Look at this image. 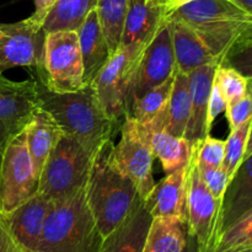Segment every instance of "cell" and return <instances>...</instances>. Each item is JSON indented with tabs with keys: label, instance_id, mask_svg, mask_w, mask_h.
Returning a JSON list of instances; mask_svg holds the SVG:
<instances>
[{
	"label": "cell",
	"instance_id": "5bb4252c",
	"mask_svg": "<svg viewBox=\"0 0 252 252\" xmlns=\"http://www.w3.org/2000/svg\"><path fill=\"white\" fill-rule=\"evenodd\" d=\"M170 12L164 0H128L121 46L137 44L145 48Z\"/></svg>",
	"mask_w": 252,
	"mask_h": 252
},
{
	"label": "cell",
	"instance_id": "e575fe53",
	"mask_svg": "<svg viewBox=\"0 0 252 252\" xmlns=\"http://www.w3.org/2000/svg\"><path fill=\"white\" fill-rule=\"evenodd\" d=\"M228 103H226L225 98L221 95L220 90H219L218 85L213 81V86H212L211 96H209L208 101V111H207V120H206V130L207 133H211L212 127H213L214 121L217 120L220 113L225 112Z\"/></svg>",
	"mask_w": 252,
	"mask_h": 252
},
{
	"label": "cell",
	"instance_id": "44dd1931",
	"mask_svg": "<svg viewBox=\"0 0 252 252\" xmlns=\"http://www.w3.org/2000/svg\"><path fill=\"white\" fill-rule=\"evenodd\" d=\"M25 132L30 158L39 179L44 162L63 135V130L47 111L39 107Z\"/></svg>",
	"mask_w": 252,
	"mask_h": 252
},
{
	"label": "cell",
	"instance_id": "7c38bea8",
	"mask_svg": "<svg viewBox=\"0 0 252 252\" xmlns=\"http://www.w3.org/2000/svg\"><path fill=\"white\" fill-rule=\"evenodd\" d=\"M38 108L36 81H14L0 74V154L26 129Z\"/></svg>",
	"mask_w": 252,
	"mask_h": 252
},
{
	"label": "cell",
	"instance_id": "ac0fdd59",
	"mask_svg": "<svg viewBox=\"0 0 252 252\" xmlns=\"http://www.w3.org/2000/svg\"><path fill=\"white\" fill-rule=\"evenodd\" d=\"M219 62L209 63L194 69L189 74L191 93V115L184 137L191 145L199 144L208 135L206 130L208 101L213 86L214 75Z\"/></svg>",
	"mask_w": 252,
	"mask_h": 252
},
{
	"label": "cell",
	"instance_id": "d6986e66",
	"mask_svg": "<svg viewBox=\"0 0 252 252\" xmlns=\"http://www.w3.org/2000/svg\"><path fill=\"white\" fill-rule=\"evenodd\" d=\"M152 220L139 198L125 220L103 238L100 252H143Z\"/></svg>",
	"mask_w": 252,
	"mask_h": 252
},
{
	"label": "cell",
	"instance_id": "ffe728a7",
	"mask_svg": "<svg viewBox=\"0 0 252 252\" xmlns=\"http://www.w3.org/2000/svg\"><path fill=\"white\" fill-rule=\"evenodd\" d=\"M84 68V83L91 85L111 58L110 47L101 27L97 10L94 9L78 30Z\"/></svg>",
	"mask_w": 252,
	"mask_h": 252
},
{
	"label": "cell",
	"instance_id": "1f68e13d",
	"mask_svg": "<svg viewBox=\"0 0 252 252\" xmlns=\"http://www.w3.org/2000/svg\"><path fill=\"white\" fill-rule=\"evenodd\" d=\"M196 160L199 165L208 167H220L225 154V140L207 135L199 144L194 145Z\"/></svg>",
	"mask_w": 252,
	"mask_h": 252
},
{
	"label": "cell",
	"instance_id": "8d00e7d4",
	"mask_svg": "<svg viewBox=\"0 0 252 252\" xmlns=\"http://www.w3.org/2000/svg\"><path fill=\"white\" fill-rule=\"evenodd\" d=\"M57 0H34V11L29 17L33 24L38 26H43V22L53 6L56 5Z\"/></svg>",
	"mask_w": 252,
	"mask_h": 252
},
{
	"label": "cell",
	"instance_id": "d4e9b609",
	"mask_svg": "<svg viewBox=\"0 0 252 252\" xmlns=\"http://www.w3.org/2000/svg\"><path fill=\"white\" fill-rule=\"evenodd\" d=\"M97 0H57L43 22L44 33L78 31L88 15L96 9Z\"/></svg>",
	"mask_w": 252,
	"mask_h": 252
},
{
	"label": "cell",
	"instance_id": "ab89813d",
	"mask_svg": "<svg viewBox=\"0 0 252 252\" xmlns=\"http://www.w3.org/2000/svg\"><path fill=\"white\" fill-rule=\"evenodd\" d=\"M165 2L167 4V6L171 9V11H174L175 9H177L179 6H181V5L186 4V2L191 1V0H164Z\"/></svg>",
	"mask_w": 252,
	"mask_h": 252
},
{
	"label": "cell",
	"instance_id": "4fadbf2b",
	"mask_svg": "<svg viewBox=\"0 0 252 252\" xmlns=\"http://www.w3.org/2000/svg\"><path fill=\"white\" fill-rule=\"evenodd\" d=\"M44 33L42 26L27 19L0 24V74L19 66L43 68Z\"/></svg>",
	"mask_w": 252,
	"mask_h": 252
},
{
	"label": "cell",
	"instance_id": "2e32d148",
	"mask_svg": "<svg viewBox=\"0 0 252 252\" xmlns=\"http://www.w3.org/2000/svg\"><path fill=\"white\" fill-rule=\"evenodd\" d=\"M53 203L48 197L37 192L11 213L4 216L10 233L25 250H37L44 221Z\"/></svg>",
	"mask_w": 252,
	"mask_h": 252
},
{
	"label": "cell",
	"instance_id": "4dcf8cb0",
	"mask_svg": "<svg viewBox=\"0 0 252 252\" xmlns=\"http://www.w3.org/2000/svg\"><path fill=\"white\" fill-rule=\"evenodd\" d=\"M214 83L218 85L228 106L238 101L248 93V79L234 68L221 63L217 66Z\"/></svg>",
	"mask_w": 252,
	"mask_h": 252
},
{
	"label": "cell",
	"instance_id": "7402d4cb",
	"mask_svg": "<svg viewBox=\"0 0 252 252\" xmlns=\"http://www.w3.org/2000/svg\"><path fill=\"white\" fill-rule=\"evenodd\" d=\"M140 125V123H139ZM149 135L154 158H158L166 174L187 166L191 161L193 147L185 137H174L162 127L142 125Z\"/></svg>",
	"mask_w": 252,
	"mask_h": 252
},
{
	"label": "cell",
	"instance_id": "b9f144b4",
	"mask_svg": "<svg viewBox=\"0 0 252 252\" xmlns=\"http://www.w3.org/2000/svg\"><path fill=\"white\" fill-rule=\"evenodd\" d=\"M225 252H252V246L249 248H240V249H234V250L225 251Z\"/></svg>",
	"mask_w": 252,
	"mask_h": 252
},
{
	"label": "cell",
	"instance_id": "3957f363",
	"mask_svg": "<svg viewBox=\"0 0 252 252\" xmlns=\"http://www.w3.org/2000/svg\"><path fill=\"white\" fill-rule=\"evenodd\" d=\"M102 241L84 189L71 198L54 202L44 221L37 251L100 252Z\"/></svg>",
	"mask_w": 252,
	"mask_h": 252
},
{
	"label": "cell",
	"instance_id": "52a82bcc",
	"mask_svg": "<svg viewBox=\"0 0 252 252\" xmlns=\"http://www.w3.org/2000/svg\"><path fill=\"white\" fill-rule=\"evenodd\" d=\"M143 49L137 44H122L91 84L105 112L117 125L129 112L130 85Z\"/></svg>",
	"mask_w": 252,
	"mask_h": 252
},
{
	"label": "cell",
	"instance_id": "30bf717a",
	"mask_svg": "<svg viewBox=\"0 0 252 252\" xmlns=\"http://www.w3.org/2000/svg\"><path fill=\"white\" fill-rule=\"evenodd\" d=\"M113 158L121 171L132 180L140 198L144 199L155 186L154 154L147 130L128 115L121 127L120 142L113 148Z\"/></svg>",
	"mask_w": 252,
	"mask_h": 252
},
{
	"label": "cell",
	"instance_id": "277c9868",
	"mask_svg": "<svg viewBox=\"0 0 252 252\" xmlns=\"http://www.w3.org/2000/svg\"><path fill=\"white\" fill-rule=\"evenodd\" d=\"M166 20L189 25L221 58L236 37L252 26L251 15L230 0H191L170 12Z\"/></svg>",
	"mask_w": 252,
	"mask_h": 252
},
{
	"label": "cell",
	"instance_id": "d590c367",
	"mask_svg": "<svg viewBox=\"0 0 252 252\" xmlns=\"http://www.w3.org/2000/svg\"><path fill=\"white\" fill-rule=\"evenodd\" d=\"M0 252H24V248L10 233L1 213H0Z\"/></svg>",
	"mask_w": 252,
	"mask_h": 252
},
{
	"label": "cell",
	"instance_id": "ba28073f",
	"mask_svg": "<svg viewBox=\"0 0 252 252\" xmlns=\"http://www.w3.org/2000/svg\"><path fill=\"white\" fill-rule=\"evenodd\" d=\"M38 192V177L34 172L26 143V132L9 142L0 161V213L7 216Z\"/></svg>",
	"mask_w": 252,
	"mask_h": 252
},
{
	"label": "cell",
	"instance_id": "484cf974",
	"mask_svg": "<svg viewBox=\"0 0 252 252\" xmlns=\"http://www.w3.org/2000/svg\"><path fill=\"white\" fill-rule=\"evenodd\" d=\"M127 6L128 0H97L96 10L111 56L121 47Z\"/></svg>",
	"mask_w": 252,
	"mask_h": 252
},
{
	"label": "cell",
	"instance_id": "5b68a950",
	"mask_svg": "<svg viewBox=\"0 0 252 252\" xmlns=\"http://www.w3.org/2000/svg\"><path fill=\"white\" fill-rule=\"evenodd\" d=\"M91 162L93 155L75 138L63 133L44 162L38 192L53 202L71 198L85 189Z\"/></svg>",
	"mask_w": 252,
	"mask_h": 252
},
{
	"label": "cell",
	"instance_id": "ee69618b",
	"mask_svg": "<svg viewBox=\"0 0 252 252\" xmlns=\"http://www.w3.org/2000/svg\"><path fill=\"white\" fill-rule=\"evenodd\" d=\"M248 84H249V89L252 90V83H248Z\"/></svg>",
	"mask_w": 252,
	"mask_h": 252
},
{
	"label": "cell",
	"instance_id": "9a60e30c",
	"mask_svg": "<svg viewBox=\"0 0 252 252\" xmlns=\"http://www.w3.org/2000/svg\"><path fill=\"white\" fill-rule=\"evenodd\" d=\"M189 171V164L182 169L166 174V176L155 184L150 193L143 199L145 209L153 218L174 217L186 221Z\"/></svg>",
	"mask_w": 252,
	"mask_h": 252
},
{
	"label": "cell",
	"instance_id": "f6af8a7d",
	"mask_svg": "<svg viewBox=\"0 0 252 252\" xmlns=\"http://www.w3.org/2000/svg\"><path fill=\"white\" fill-rule=\"evenodd\" d=\"M0 161H1V154H0Z\"/></svg>",
	"mask_w": 252,
	"mask_h": 252
},
{
	"label": "cell",
	"instance_id": "9c48e42d",
	"mask_svg": "<svg viewBox=\"0 0 252 252\" xmlns=\"http://www.w3.org/2000/svg\"><path fill=\"white\" fill-rule=\"evenodd\" d=\"M221 201L214 198L202 181L196 165L193 145L189 162L186 199V223L189 238L196 244V252H213L220 235L219 213Z\"/></svg>",
	"mask_w": 252,
	"mask_h": 252
},
{
	"label": "cell",
	"instance_id": "e0dca14e",
	"mask_svg": "<svg viewBox=\"0 0 252 252\" xmlns=\"http://www.w3.org/2000/svg\"><path fill=\"white\" fill-rule=\"evenodd\" d=\"M171 31L176 70L189 74L209 63L221 62L211 46L193 29L179 20H167Z\"/></svg>",
	"mask_w": 252,
	"mask_h": 252
},
{
	"label": "cell",
	"instance_id": "603a6c76",
	"mask_svg": "<svg viewBox=\"0 0 252 252\" xmlns=\"http://www.w3.org/2000/svg\"><path fill=\"white\" fill-rule=\"evenodd\" d=\"M189 230L180 218H153L143 252H187Z\"/></svg>",
	"mask_w": 252,
	"mask_h": 252
},
{
	"label": "cell",
	"instance_id": "f35d334b",
	"mask_svg": "<svg viewBox=\"0 0 252 252\" xmlns=\"http://www.w3.org/2000/svg\"><path fill=\"white\" fill-rule=\"evenodd\" d=\"M252 155V122L250 126V130H249V137H248V143H246V150L245 155H244V160L248 159Z\"/></svg>",
	"mask_w": 252,
	"mask_h": 252
},
{
	"label": "cell",
	"instance_id": "60d3db41",
	"mask_svg": "<svg viewBox=\"0 0 252 252\" xmlns=\"http://www.w3.org/2000/svg\"><path fill=\"white\" fill-rule=\"evenodd\" d=\"M193 239L189 238V248H187V252H196V245H193Z\"/></svg>",
	"mask_w": 252,
	"mask_h": 252
},
{
	"label": "cell",
	"instance_id": "f546056e",
	"mask_svg": "<svg viewBox=\"0 0 252 252\" xmlns=\"http://www.w3.org/2000/svg\"><path fill=\"white\" fill-rule=\"evenodd\" d=\"M252 120L248 121L236 129L230 130L228 139L225 140V154L221 167L226 175L229 176V181L233 179L236 170L244 161V155L246 150V143H248L249 130H250Z\"/></svg>",
	"mask_w": 252,
	"mask_h": 252
},
{
	"label": "cell",
	"instance_id": "74e56055",
	"mask_svg": "<svg viewBox=\"0 0 252 252\" xmlns=\"http://www.w3.org/2000/svg\"><path fill=\"white\" fill-rule=\"evenodd\" d=\"M230 1H233L234 4L238 5L240 9H243L244 11L252 16V0H230Z\"/></svg>",
	"mask_w": 252,
	"mask_h": 252
},
{
	"label": "cell",
	"instance_id": "4316f807",
	"mask_svg": "<svg viewBox=\"0 0 252 252\" xmlns=\"http://www.w3.org/2000/svg\"><path fill=\"white\" fill-rule=\"evenodd\" d=\"M174 76L133 101L128 116L134 118L140 125H148L160 113L164 112L169 102L170 94H171Z\"/></svg>",
	"mask_w": 252,
	"mask_h": 252
},
{
	"label": "cell",
	"instance_id": "d6a6232c",
	"mask_svg": "<svg viewBox=\"0 0 252 252\" xmlns=\"http://www.w3.org/2000/svg\"><path fill=\"white\" fill-rule=\"evenodd\" d=\"M196 165L199 176H201L202 181L204 182L207 189H209V192L213 194L214 198L223 201L224 193H225L226 187L229 185V176L224 171L223 167L203 166V165H199L197 160Z\"/></svg>",
	"mask_w": 252,
	"mask_h": 252
},
{
	"label": "cell",
	"instance_id": "7bdbcfd3",
	"mask_svg": "<svg viewBox=\"0 0 252 252\" xmlns=\"http://www.w3.org/2000/svg\"><path fill=\"white\" fill-rule=\"evenodd\" d=\"M24 252H41V251H37V250H25V249H24Z\"/></svg>",
	"mask_w": 252,
	"mask_h": 252
},
{
	"label": "cell",
	"instance_id": "836d02e7",
	"mask_svg": "<svg viewBox=\"0 0 252 252\" xmlns=\"http://www.w3.org/2000/svg\"><path fill=\"white\" fill-rule=\"evenodd\" d=\"M226 120L230 130L236 129L248 121L252 120V90L248 88V93L226 107Z\"/></svg>",
	"mask_w": 252,
	"mask_h": 252
},
{
	"label": "cell",
	"instance_id": "6da1fadb",
	"mask_svg": "<svg viewBox=\"0 0 252 252\" xmlns=\"http://www.w3.org/2000/svg\"><path fill=\"white\" fill-rule=\"evenodd\" d=\"M39 107L54 118L64 134L75 138L91 155L112 139L117 123L103 110L91 85L71 93L51 90L39 76L34 79Z\"/></svg>",
	"mask_w": 252,
	"mask_h": 252
},
{
	"label": "cell",
	"instance_id": "7a4b0ae2",
	"mask_svg": "<svg viewBox=\"0 0 252 252\" xmlns=\"http://www.w3.org/2000/svg\"><path fill=\"white\" fill-rule=\"evenodd\" d=\"M113 148L110 139L95 153L85 185L86 202L103 238L125 220L140 198L132 180L116 164Z\"/></svg>",
	"mask_w": 252,
	"mask_h": 252
},
{
	"label": "cell",
	"instance_id": "cb8c5ba5",
	"mask_svg": "<svg viewBox=\"0 0 252 252\" xmlns=\"http://www.w3.org/2000/svg\"><path fill=\"white\" fill-rule=\"evenodd\" d=\"M191 115L189 74L175 71L174 84L166 106L165 130L174 137H184Z\"/></svg>",
	"mask_w": 252,
	"mask_h": 252
},
{
	"label": "cell",
	"instance_id": "f1b7e54d",
	"mask_svg": "<svg viewBox=\"0 0 252 252\" xmlns=\"http://www.w3.org/2000/svg\"><path fill=\"white\" fill-rule=\"evenodd\" d=\"M249 246H252V209L220 234L213 252H225Z\"/></svg>",
	"mask_w": 252,
	"mask_h": 252
},
{
	"label": "cell",
	"instance_id": "8fae6325",
	"mask_svg": "<svg viewBox=\"0 0 252 252\" xmlns=\"http://www.w3.org/2000/svg\"><path fill=\"white\" fill-rule=\"evenodd\" d=\"M175 71L176 61L170 24L166 20L138 58L129 91V110L133 101L169 80Z\"/></svg>",
	"mask_w": 252,
	"mask_h": 252
},
{
	"label": "cell",
	"instance_id": "8992f818",
	"mask_svg": "<svg viewBox=\"0 0 252 252\" xmlns=\"http://www.w3.org/2000/svg\"><path fill=\"white\" fill-rule=\"evenodd\" d=\"M37 76L51 90L71 93L85 86L78 31L48 32L44 36L43 68Z\"/></svg>",
	"mask_w": 252,
	"mask_h": 252
},
{
	"label": "cell",
	"instance_id": "83f0119b",
	"mask_svg": "<svg viewBox=\"0 0 252 252\" xmlns=\"http://www.w3.org/2000/svg\"><path fill=\"white\" fill-rule=\"evenodd\" d=\"M220 63L234 68L248 79V83H252V26L236 37Z\"/></svg>",
	"mask_w": 252,
	"mask_h": 252
}]
</instances>
